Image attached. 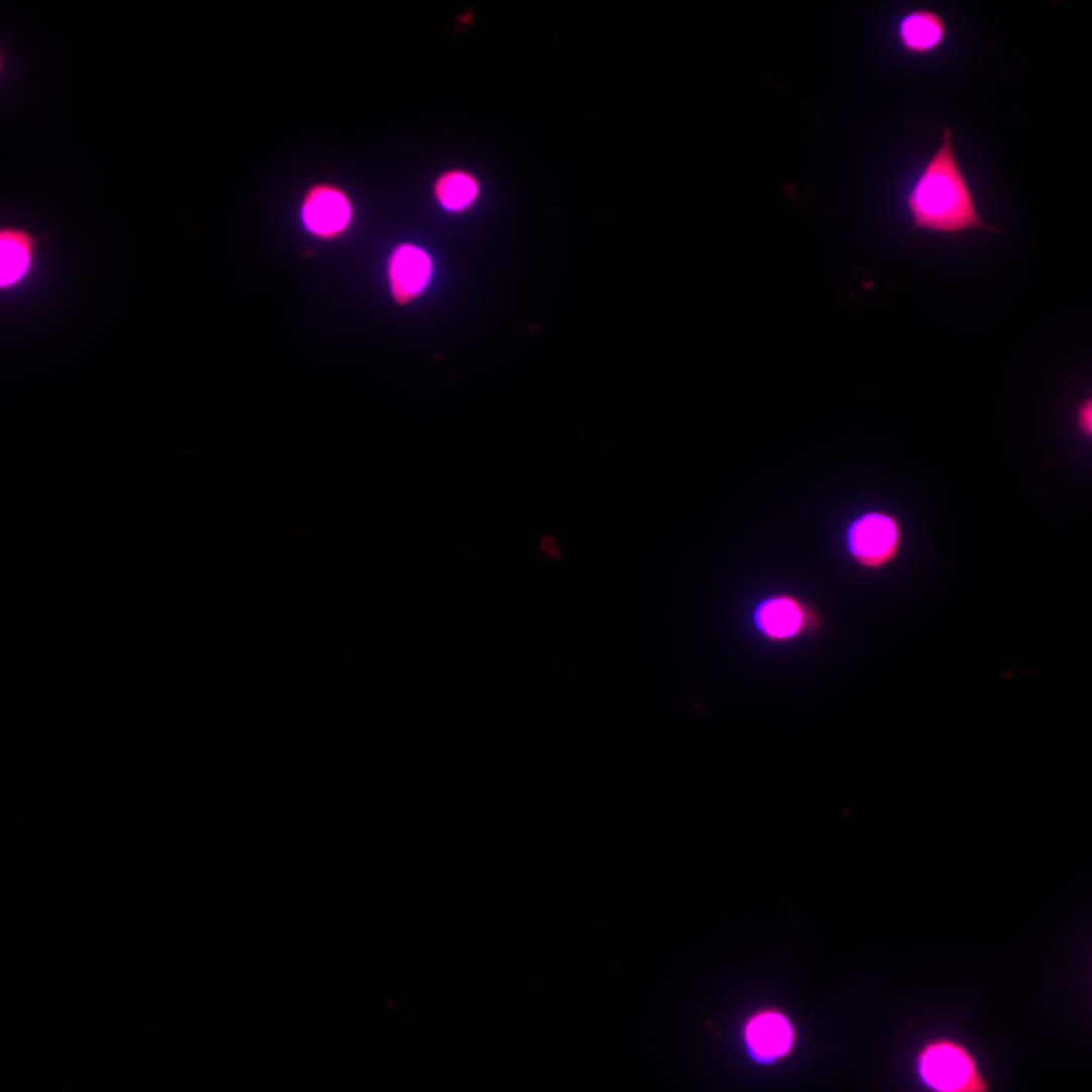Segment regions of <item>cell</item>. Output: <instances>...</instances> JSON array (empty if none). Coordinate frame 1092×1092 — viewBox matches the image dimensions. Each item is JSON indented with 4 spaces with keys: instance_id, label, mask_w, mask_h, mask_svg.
Wrapping results in <instances>:
<instances>
[{
    "instance_id": "cell-10",
    "label": "cell",
    "mask_w": 1092,
    "mask_h": 1092,
    "mask_svg": "<svg viewBox=\"0 0 1092 1092\" xmlns=\"http://www.w3.org/2000/svg\"><path fill=\"white\" fill-rule=\"evenodd\" d=\"M434 196L439 206L449 213H461L476 202L479 184L476 178L464 171H450L441 175L434 184Z\"/></svg>"
},
{
    "instance_id": "cell-3",
    "label": "cell",
    "mask_w": 1092,
    "mask_h": 1092,
    "mask_svg": "<svg viewBox=\"0 0 1092 1092\" xmlns=\"http://www.w3.org/2000/svg\"><path fill=\"white\" fill-rule=\"evenodd\" d=\"M903 545L901 523L883 510H867L852 517L844 526L842 546L845 555L857 567L878 571L891 565Z\"/></svg>"
},
{
    "instance_id": "cell-1",
    "label": "cell",
    "mask_w": 1092,
    "mask_h": 1092,
    "mask_svg": "<svg viewBox=\"0 0 1092 1092\" xmlns=\"http://www.w3.org/2000/svg\"><path fill=\"white\" fill-rule=\"evenodd\" d=\"M913 230L942 234L970 229L998 231L983 221L968 180L957 160L953 132L945 127L937 150L925 164L906 196Z\"/></svg>"
},
{
    "instance_id": "cell-9",
    "label": "cell",
    "mask_w": 1092,
    "mask_h": 1092,
    "mask_svg": "<svg viewBox=\"0 0 1092 1092\" xmlns=\"http://www.w3.org/2000/svg\"><path fill=\"white\" fill-rule=\"evenodd\" d=\"M792 1029L788 1021L777 1013L755 1016L746 1027V1040L752 1053L759 1059L778 1058L789 1050Z\"/></svg>"
},
{
    "instance_id": "cell-12",
    "label": "cell",
    "mask_w": 1092,
    "mask_h": 1092,
    "mask_svg": "<svg viewBox=\"0 0 1092 1092\" xmlns=\"http://www.w3.org/2000/svg\"><path fill=\"white\" fill-rule=\"evenodd\" d=\"M540 547L547 556L554 559L559 558V552L555 546V540L553 537L549 535L544 536L540 542Z\"/></svg>"
},
{
    "instance_id": "cell-4",
    "label": "cell",
    "mask_w": 1092,
    "mask_h": 1092,
    "mask_svg": "<svg viewBox=\"0 0 1092 1092\" xmlns=\"http://www.w3.org/2000/svg\"><path fill=\"white\" fill-rule=\"evenodd\" d=\"M750 623L761 640L786 645L817 634L823 621L817 609L804 599L789 592H775L754 603Z\"/></svg>"
},
{
    "instance_id": "cell-7",
    "label": "cell",
    "mask_w": 1092,
    "mask_h": 1092,
    "mask_svg": "<svg viewBox=\"0 0 1092 1092\" xmlns=\"http://www.w3.org/2000/svg\"><path fill=\"white\" fill-rule=\"evenodd\" d=\"M37 242L26 230L3 226L0 230V291L19 288L35 270Z\"/></svg>"
},
{
    "instance_id": "cell-11",
    "label": "cell",
    "mask_w": 1092,
    "mask_h": 1092,
    "mask_svg": "<svg viewBox=\"0 0 1092 1092\" xmlns=\"http://www.w3.org/2000/svg\"><path fill=\"white\" fill-rule=\"evenodd\" d=\"M1077 423L1079 429L1085 435H1091L1092 430V403L1090 399L1083 401L1077 411Z\"/></svg>"
},
{
    "instance_id": "cell-2",
    "label": "cell",
    "mask_w": 1092,
    "mask_h": 1092,
    "mask_svg": "<svg viewBox=\"0 0 1092 1092\" xmlns=\"http://www.w3.org/2000/svg\"><path fill=\"white\" fill-rule=\"evenodd\" d=\"M915 1072L920 1084L932 1092H988L990 1082L975 1053L962 1040L936 1035L915 1056Z\"/></svg>"
},
{
    "instance_id": "cell-5",
    "label": "cell",
    "mask_w": 1092,
    "mask_h": 1092,
    "mask_svg": "<svg viewBox=\"0 0 1092 1092\" xmlns=\"http://www.w3.org/2000/svg\"><path fill=\"white\" fill-rule=\"evenodd\" d=\"M355 209L350 196L331 183L310 186L298 207L302 230L313 240L334 242L343 238L354 222Z\"/></svg>"
},
{
    "instance_id": "cell-6",
    "label": "cell",
    "mask_w": 1092,
    "mask_h": 1092,
    "mask_svg": "<svg viewBox=\"0 0 1092 1092\" xmlns=\"http://www.w3.org/2000/svg\"><path fill=\"white\" fill-rule=\"evenodd\" d=\"M435 273L431 254L421 245L404 241L389 251L385 263L388 293L397 305L420 298L430 287Z\"/></svg>"
},
{
    "instance_id": "cell-8",
    "label": "cell",
    "mask_w": 1092,
    "mask_h": 1092,
    "mask_svg": "<svg viewBox=\"0 0 1092 1092\" xmlns=\"http://www.w3.org/2000/svg\"><path fill=\"white\" fill-rule=\"evenodd\" d=\"M896 33L905 52L923 56L934 53L943 44L947 26L943 17L936 11L917 8L901 17Z\"/></svg>"
}]
</instances>
